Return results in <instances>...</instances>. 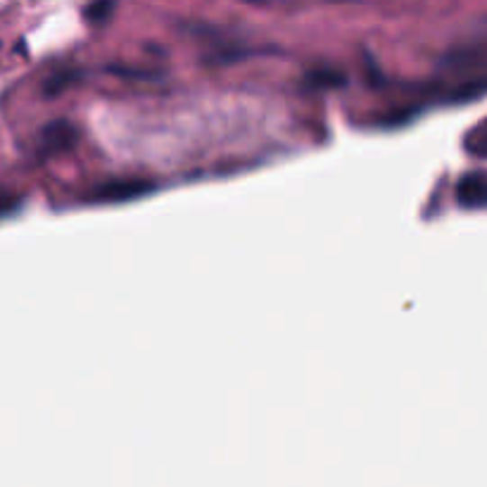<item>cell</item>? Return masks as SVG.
Returning <instances> with one entry per match:
<instances>
[{
  "label": "cell",
  "mask_w": 487,
  "mask_h": 487,
  "mask_svg": "<svg viewBox=\"0 0 487 487\" xmlns=\"http://www.w3.org/2000/svg\"><path fill=\"white\" fill-rule=\"evenodd\" d=\"M456 200L461 207H473V210L487 207V174H468L461 178Z\"/></svg>",
  "instance_id": "obj_1"
},
{
  "label": "cell",
  "mask_w": 487,
  "mask_h": 487,
  "mask_svg": "<svg viewBox=\"0 0 487 487\" xmlns=\"http://www.w3.org/2000/svg\"><path fill=\"white\" fill-rule=\"evenodd\" d=\"M148 191L145 184H133V181H124V184H110L95 195L98 200H122V198H133L139 193Z\"/></svg>",
  "instance_id": "obj_2"
},
{
  "label": "cell",
  "mask_w": 487,
  "mask_h": 487,
  "mask_svg": "<svg viewBox=\"0 0 487 487\" xmlns=\"http://www.w3.org/2000/svg\"><path fill=\"white\" fill-rule=\"evenodd\" d=\"M114 0H95V3H91V7H88V17L91 20H103L110 10H113Z\"/></svg>",
  "instance_id": "obj_3"
}]
</instances>
